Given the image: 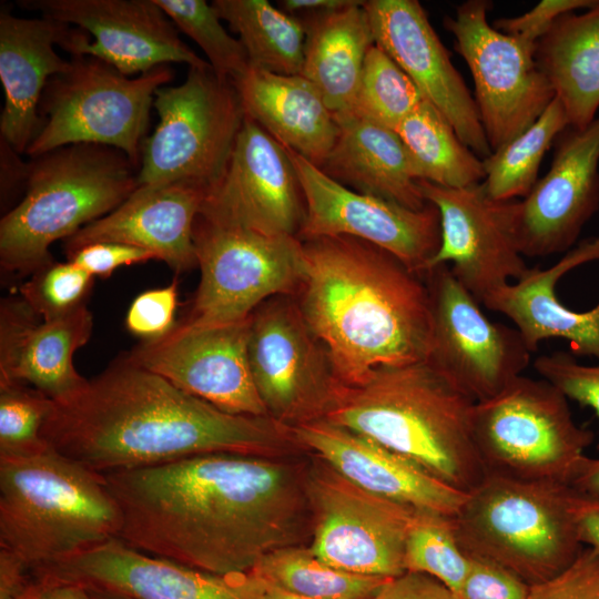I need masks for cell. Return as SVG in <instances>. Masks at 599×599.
Returning <instances> with one entry per match:
<instances>
[{"label": "cell", "mask_w": 599, "mask_h": 599, "mask_svg": "<svg viewBox=\"0 0 599 599\" xmlns=\"http://www.w3.org/2000/svg\"><path fill=\"white\" fill-rule=\"evenodd\" d=\"M73 27L42 17L20 18L0 13V79L4 105L0 116L1 140L17 153H26L41 128L39 104L48 81L67 72L70 60L63 48Z\"/></svg>", "instance_id": "27"}, {"label": "cell", "mask_w": 599, "mask_h": 599, "mask_svg": "<svg viewBox=\"0 0 599 599\" xmlns=\"http://www.w3.org/2000/svg\"><path fill=\"white\" fill-rule=\"evenodd\" d=\"M419 187L440 219V245L427 271L448 265L480 304L529 271L505 222L502 202L491 201L480 183L455 189L420 180Z\"/></svg>", "instance_id": "22"}, {"label": "cell", "mask_w": 599, "mask_h": 599, "mask_svg": "<svg viewBox=\"0 0 599 599\" xmlns=\"http://www.w3.org/2000/svg\"><path fill=\"white\" fill-rule=\"evenodd\" d=\"M575 512L581 542L599 550V496L576 491Z\"/></svg>", "instance_id": "50"}, {"label": "cell", "mask_w": 599, "mask_h": 599, "mask_svg": "<svg viewBox=\"0 0 599 599\" xmlns=\"http://www.w3.org/2000/svg\"><path fill=\"white\" fill-rule=\"evenodd\" d=\"M22 7L42 17L77 26L65 49L71 55H90L136 77L156 67L186 63L207 68L154 0H27Z\"/></svg>", "instance_id": "19"}, {"label": "cell", "mask_w": 599, "mask_h": 599, "mask_svg": "<svg viewBox=\"0 0 599 599\" xmlns=\"http://www.w3.org/2000/svg\"><path fill=\"white\" fill-rule=\"evenodd\" d=\"M34 316L22 300L1 304L0 385L29 384L55 403L65 402L88 383L73 355L90 339L93 315L83 305L41 323Z\"/></svg>", "instance_id": "26"}, {"label": "cell", "mask_w": 599, "mask_h": 599, "mask_svg": "<svg viewBox=\"0 0 599 599\" xmlns=\"http://www.w3.org/2000/svg\"><path fill=\"white\" fill-rule=\"evenodd\" d=\"M424 99L405 71L375 43L366 54L348 111L395 130Z\"/></svg>", "instance_id": "37"}, {"label": "cell", "mask_w": 599, "mask_h": 599, "mask_svg": "<svg viewBox=\"0 0 599 599\" xmlns=\"http://www.w3.org/2000/svg\"><path fill=\"white\" fill-rule=\"evenodd\" d=\"M94 276L77 264L52 262L20 286L21 300L42 321L57 318L87 305Z\"/></svg>", "instance_id": "41"}, {"label": "cell", "mask_w": 599, "mask_h": 599, "mask_svg": "<svg viewBox=\"0 0 599 599\" xmlns=\"http://www.w3.org/2000/svg\"><path fill=\"white\" fill-rule=\"evenodd\" d=\"M534 368L568 399L591 408L599 420V364L585 365L572 354L557 351L537 357Z\"/></svg>", "instance_id": "42"}, {"label": "cell", "mask_w": 599, "mask_h": 599, "mask_svg": "<svg viewBox=\"0 0 599 599\" xmlns=\"http://www.w3.org/2000/svg\"><path fill=\"white\" fill-rule=\"evenodd\" d=\"M380 47L446 118L461 142L481 160L493 151L474 97L417 0H369L363 4Z\"/></svg>", "instance_id": "21"}, {"label": "cell", "mask_w": 599, "mask_h": 599, "mask_svg": "<svg viewBox=\"0 0 599 599\" xmlns=\"http://www.w3.org/2000/svg\"><path fill=\"white\" fill-rule=\"evenodd\" d=\"M200 214L266 235L300 233L305 201L295 167L286 149L247 115Z\"/></svg>", "instance_id": "20"}, {"label": "cell", "mask_w": 599, "mask_h": 599, "mask_svg": "<svg viewBox=\"0 0 599 599\" xmlns=\"http://www.w3.org/2000/svg\"><path fill=\"white\" fill-rule=\"evenodd\" d=\"M251 571L309 599H374L392 579L336 568L316 556L308 545L275 550Z\"/></svg>", "instance_id": "36"}, {"label": "cell", "mask_w": 599, "mask_h": 599, "mask_svg": "<svg viewBox=\"0 0 599 599\" xmlns=\"http://www.w3.org/2000/svg\"><path fill=\"white\" fill-rule=\"evenodd\" d=\"M476 402L428 361L375 369L343 386L323 418L367 436L469 494L485 478L476 449Z\"/></svg>", "instance_id": "4"}, {"label": "cell", "mask_w": 599, "mask_h": 599, "mask_svg": "<svg viewBox=\"0 0 599 599\" xmlns=\"http://www.w3.org/2000/svg\"><path fill=\"white\" fill-rule=\"evenodd\" d=\"M29 576L129 599H244L224 577L145 554L118 537Z\"/></svg>", "instance_id": "23"}, {"label": "cell", "mask_w": 599, "mask_h": 599, "mask_svg": "<svg viewBox=\"0 0 599 599\" xmlns=\"http://www.w3.org/2000/svg\"><path fill=\"white\" fill-rule=\"evenodd\" d=\"M489 0H467L444 26L470 70L475 102L491 151L526 129L555 98L539 69L536 44L496 30L488 22Z\"/></svg>", "instance_id": "13"}, {"label": "cell", "mask_w": 599, "mask_h": 599, "mask_svg": "<svg viewBox=\"0 0 599 599\" xmlns=\"http://www.w3.org/2000/svg\"><path fill=\"white\" fill-rule=\"evenodd\" d=\"M250 325L251 316L206 327L176 323L163 337L142 341L124 356L223 412L268 416L250 366Z\"/></svg>", "instance_id": "18"}, {"label": "cell", "mask_w": 599, "mask_h": 599, "mask_svg": "<svg viewBox=\"0 0 599 599\" xmlns=\"http://www.w3.org/2000/svg\"><path fill=\"white\" fill-rule=\"evenodd\" d=\"M433 314L428 362L474 402L505 389L530 362L516 327L494 323L446 264L424 275Z\"/></svg>", "instance_id": "15"}, {"label": "cell", "mask_w": 599, "mask_h": 599, "mask_svg": "<svg viewBox=\"0 0 599 599\" xmlns=\"http://www.w3.org/2000/svg\"><path fill=\"white\" fill-rule=\"evenodd\" d=\"M27 192L0 221L2 270L33 274L53 262L49 247L109 214L139 186L122 151L70 144L33 159Z\"/></svg>", "instance_id": "6"}, {"label": "cell", "mask_w": 599, "mask_h": 599, "mask_svg": "<svg viewBox=\"0 0 599 599\" xmlns=\"http://www.w3.org/2000/svg\"><path fill=\"white\" fill-rule=\"evenodd\" d=\"M555 144L551 166L531 191L501 204L522 256L568 252L599 209V115L582 130L567 128Z\"/></svg>", "instance_id": "17"}, {"label": "cell", "mask_w": 599, "mask_h": 599, "mask_svg": "<svg viewBox=\"0 0 599 599\" xmlns=\"http://www.w3.org/2000/svg\"><path fill=\"white\" fill-rule=\"evenodd\" d=\"M120 528L103 474L51 447L0 459V548L29 572L115 538Z\"/></svg>", "instance_id": "5"}, {"label": "cell", "mask_w": 599, "mask_h": 599, "mask_svg": "<svg viewBox=\"0 0 599 599\" xmlns=\"http://www.w3.org/2000/svg\"><path fill=\"white\" fill-rule=\"evenodd\" d=\"M29 578L24 562L10 550L0 548V599H16Z\"/></svg>", "instance_id": "51"}, {"label": "cell", "mask_w": 599, "mask_h": 599, "mask_svg": "<svg viewBox=\"0 0 599 599\" xmlns=\"http://www.w3.org/2000/svg\"><path fill=\"white\" fill-rule=\"evenodd\" d=\"M54 400L26 384L0 385V459L41 453L50 446L42 427Z\"/></svg>", "instance_id": "40"}, {"label": "cell", "mask_w": 599, "mask_h": 599, "mask_svg": "<svg viewBox=\"0 0 599 599\" xmlns=\"http://www.w3.org/2000/svg\"><path fill=\"white\" fill-rule=\"evenodd\" d=\"M42 437L59 454L101 474L212 453L306 454L291 427L268 416L223 412L124 355L73 397L54 402Z\"/></svg>", "instance_id": "2"}, {"label": "cell", "mask_w": 599, "mask_h": 599, "mask_svg": "<svg viewBox=\"0 0 599 599\" xmlns=\"http://www.w3.org/2000/svg\"><path fill=\"white\" fill-rule=\"evenodd\" d=\"M248 359L268 416L288 427L323 419L343 387L291 295L272 297L251 315Z\"/></svg>", "instance_id": "14"}, {"label": "cell", "mask_w": 599, "mask_h": 599, "mask_svg": "<svg viewBox=\"0 0 599 599\" xmlns=\"http://www.w3.org/2000/svg\"><path fill=\"white\" fill-rule=\"evenodd\" d=\"M453 518L417 510L407 534L404 565L406 571L432 576L458 596L470 557L457 541Z\"/></svg>", "instance_id": "38"}, {"label": "cell", "mask_w": 599, "mask_h": 599, "mask_svg": "<svg viewBox=\"0 0 599 599\" xmlns=\"http://www.w3.org/2000/svg\"><path fill=\"white\" fill-rule=\"evenodd\" d=\"M209 189L191 181L138 186L115 210L68 237L65 253L97 242L122 243L185 272L197 265L193 227Z\"/></svg>", "instance_id": "25"}, {"label": "cell", "mask_w": 599, "mask_h": 599, "mask_svg": "<svg viewBox=\"0 0 599 599\" xmlns=\"http://www.w3.org/2000/svg\"><path fill=\"white\" fill-rule=\"evenodd\" d=\"M528 599H599V550L583 548L559 575L530 587Z\"/></svg>", "instance_id": "44"}, {"label": "cell", "mask_w": 599, "mask_h": 599, "mask_svg": "<svg viewBox=\"0 0 599 599\" xmlns=\"http://www.w3.org/2000/svg\"><path fill=\"white\" fill-rule=\"evenodd\" d=\"M16 599H97L89 590L70 583L43 582L30 579Z\"/></svg>", "instance_id": "52"}, {"label": "cell", "mask_w": 599, "mask_h": 599, "mask_svg": "<svg viewBox=\"0 0 599 599\" xmlns=\"http://www.w3.org/2000/svg\"><path fill=\"white\" fill-rule=\"evenodd\" d=\"M159 123L142 146L139 186L191 181L212 186L224 174L245 119L230 80L189 68L185 81L154 95Z\"/></svg>", "instance_id": "10"}, {"label": "cell", "mask_w": 599, "mask_h": 599, "mask_svg": "<svg viewBox=\"0 0 599 599\" xmlns=\"http://www.w3.org/2000/svg\"><path fill=\"white\" fill-rule=\"evenodd\" d=\"M244 599H309L252 571L224 577Z\"/></svg>", "instance_id": "49"}, {"label": "cell", "mask_w": 599, "mask_h": 599, "mask_svg": "<svg viewBox=\"0 0 599 599\" xmlns=\"http://www.w3.org/2000/svg\"><path fill=\"white\" fill-rule=\"evenodd\" d=\"M364 1L326 12L304 14V61L301 75L311 81L336 114L355 101L369 48L375 44Z\"/></svg>", "instance_id": "31"}, {"label": "cell", "mask_w": 599, "mask_h": 599, "mask_svg": "<svg viewBox=\"0 0 599 599\" xmlns=\"http://www.w3.org/2000/svg\"><path fill=\"white\" fill-rule=\"evenodd\" d=\"M338 132L319 169L338 183L413 210L427 205L417 167L397 132L351 111L335 114Z\"/></svg>", "instance_id": "29"}, {"label": "cell", "mask_w": 599, "mask_h": 599, "mask_svg": "<svg viewBox=\"0 0 599 599\" xmlns=\"http://www.w3.org/2000/svg\"><path fill=\"white\" fill-rule=\"evenodd\" d=\"M599 261V235L587 237L548 268L534 267L489 294L483 305L509 318L531 353L541 342L566 339L578 356L599 359V301L586 312L564 305L556 285L570 271Z\"/></svg>", "instance_id": "28"}, {"label": "cell", "mask_w": 599, "mask_h": 599, "mask_svg": "<svg viewBox=\"0 0 599 599\" xmlns=\"http://www.w3.org/2000/svg\"><path fill=\"white\" fill-rule=\"evenodd\" d=\"M569 486L585 495L599 496V458L586 455L579 461Z\"/></svg>", "instance_id": "53"}, {"label": "cell", "mask_w": 599, "mask_h": 599, "mask_svg": "<svg viewBox=\"0 0 599 599\" xmlns=\"http://www.w3.org/2000/svg\"><path fill=\"white\" fill-rule=\"evenodd\" d=\"M177 30L203 50L212 70L224 80L236 82L250 68L238 39L222 24L212 4L204 0H154Z\"/></svg>", "instance_id": "39"}, {"label": "cell", "mask_w": 599, "mask_h": 599, "mask_svg": "<svg viewBox=\"0 0 599 599\" xmlns=\"http://www.w3.org/2000/svg\"><path fill=\"white\" fill-rule=\"evenodd\" d=\"M70 62L44 88L41 128L26 153L34 159L70 144L105 145L140 167L155 92L173 78L170 64L128 77L94 57L72 55Z\"/></svg>", "instance_id": "9"}, {"label": "cell", "mask_w": 599, "mask_h": 599, "mask_svg": "<svg viewBox=\"0 0 599 599\" xmlns=\"http://www.w3.org/2000/svg\"><path fill=\"white\" fill-rule=\"evenodd\" d=\"M569 126L562 104L554 98L528 129L483 160L485 194L495 202L525 197L539 180L546 152Z\"/></svg>", "instance_id": "35"}, {"label": "cell", "mask_w": 599, "mask_h": 599, "mask_svg": "<svg viewBox=\"0 0 599 599\" xmlns=\"http://www.w3.org/2000/svg\"><path fill=\"white\" fill-rule=\"evenodd\" d=\"M306 456L212 453L103 474L121 512L118 538L220 577L251 571L311 541Z\"/></svg>", "instance_id": "1"}, {"label": "cell", "mask_w": 599, "mask_h": 599, "mask_svg": "<svg viewBox=\"0 0 599 599\" xmlns=\"http://www.w3.org/2000/svg\"><path fill=\"white\" fill-rule=\"evenodd\" d=\"M297 443L362 488L419 511L455 517L467 494L378 441L317 419L291 427Z\"/></svg>", "instance_id": "24"}, {"label": "cell", "mask_w": 599, "mask_h": 599, "mask_svg": "<svg viewBox=\"0 0 599 599\" xmlns=\"http://www.w3.org/2000/svg\"><path fill=\"white\" fill-rule=\"evenodd\" d=\"M211 4L238 34L250 67L284 75L301 74L306 34L298 17L266 0H214Z\"/></svg>", "instance_id": "33"}, {"label": "cell", "mask_w": 599, "mask_h": 599, "mask_svg": "<svg viewBox=\"0 0 599 599\" xmlns=\"http://www.w3.org/2000/svg\"><path fill=\"white\" fill-rule=\"evenodd\" d=\"M177 308V282L148 290L139 294L130 304L125 327L142 341H153L170 333L175 323Z\"/></svg>", "instance_id": "43"}, {"label": "cell", "mask_w": 599, "mask_h": 599, "mask_svg": "<svg viewBox=\"0 0 599 599\" xmlns=\"http://www.w3.org/2000/svg\"><path fill=\"white\" fill-rule=\"evenodd\" d=\"M355 0H283L278 8L292 16H304L336 10L354 3Z\"/></svg>", "instance_id": "54"}, {"label": "cell", "mask_w": 599, "mask_h": 599, "mask_svg": "<svg viewBox=\"0 0 599 599\" xmlns=\"http://www.w3.org/2000/svg\"><path fill=\"white\" fill-rule=\"evenodd\" d=\"M245 115L281 145L319 167L336 140L338 125L315 85L301 74L284 75L250 67L234 82Z\"/></svg>", "instance_id": "30"}, {"label": "cell", "mask_w": 599, "mask_h": 599, "mask_svg": "<svg viewBox=\"0 0 599 599\" xmlns=\"http://www.w3.org/2000/svg\"><path fill=\"white\" fill-rule=\"evenodd\" d=\"M395 131L406 145L420 180L455 189L484 181L483 160L461 142L428 100L424 99Z\"/></svg>", "instance_id": "34"}, {"label": "cell", "mask_w": 599, "mask_h": 599, "mask_svg": "<svg viewBox=\"0 0 599 599\" xmlns=\"http://www.w3.org/2000/svg\"><path fill=\"white\" fill-rule=\"evenodd\" d=\"M297 301L343 386L375 369L427 361L433 344L429 291L388 252L348 236L302 241Z\"/></svg>", "instance_id": "3"}, {"label": "cell", "mask_w": 599, "mask_h": 599, "mask_svg": "<svg viewBox=\"0 0 599 599\" xmlns=\"http://www.w3.org/2000/svg\"><path fill=\"white\" fill-rule=\"evenodd\" d=\"M297 173L305 219L297 237L348 236L373 244L424 276L440 245V219L435 205L413 210L354 191L285 148Z\"/></svg>", "instance_id": "16"}, {"label": "cell", "mask_w": 599, "mask_h": 599, "mask_svg": "<svg viewBox=\"0 0 599 599\" xmlns=\"http://www.w3.org/2000/svg\"><path fill=\"white\" fill-rule=\"evenodd\" d=\"M68 261L82 267L92 276L109 277L116 268L154 260L149 251L135 246L97 242L67 253Z\"/></svg>", "instance_id": "47"}, {"label": "cell", "mask_w": 599, "mask_h": 599, "mask_svg": "<svg viewBox=\"0 0 599 599\" xmlns=\"http://www.w3.org/2000/svg\"><path fill=\"white\" fill-rule=\"evenodd\" d=\"M529 591L530 587L509 570L494 562L470 557V567L458 597L460 599H528Z\"/></svg>", "instance_id": "45"}, {"label": "cell", "mask_w": 599, "mask_h": 599, "mask_svg": "<svg viewBox=\"0 0 599 599\" xmlns=\"http://www.w3.org/2000/svg\"><path fill=\"white\" fill-rule=\"evenodd\" d=\"M193 242L201 277L184 325L244 321L265 301L293 296L302 285L304 248L296 236L266 235L199 214Z\"/></svg>", "instance_id": "11"}, {"label": "cell", "mask_w": 599, "mask_h": 599, "mask_svg": "<svg viewBox=\"0 0 599 599\" xmlns=\"http://www.w3.org/2000/svg\"><path fill=\"white\" fill-rule=\"evenodd\" d=\"M374 599H460L436 578L406 571L389 579Z\"/></svg>", "instance_id": "48"}, {"label": "cell", "mask_w": 599, "mask_h": 599, "mask_svg": "<svg viewBox=\"0 0 599 599\" xmlns=\"http://www.w3.org/2000/svg\"><path fill=\"white\" fill-rule=\"evenodd\" d=\"M597 0H542L531 10L511 18L495 20L493 27L525 43L537 42L549 31L562 14L585 10L592 7Z\"/></svg>", "instance_id": "46"}, {"label": "cell", "mask_w": 599, "mask_h": 599, "mask_svg": "<svg viewBox=\"0 0 599 599\" xmlns=\"http://www.w3.org/2000/svg\"><path fill=\"white\" fill-rule=\"evenodd\" d=\"M91 592V591H90ZM97 599H129L121 596L91 592Z\"/></svg>", "instance_id": "55"}, {"label": "cell", "mask_w": 599, "mask_h": 599, "mask_svg": "<svg viewBox=\"0 0 599 599\" xmlns=\"http://www.w3.org/2000/svg\"><path fill=\"white\" fill-rule=\"evenodd\" d=\"M473 433L486 475L567 486L595 438L559 389L524 375L475 404Z\"/></svg>", "instance_id": "8"}, {"label": "cell", "mask_w": 599, "mask_h": 599, "mask_svg": "<svg viewBox=\"0 0 599 599\" xmlns=\"http://www.w3.org/2000/svg\"><path fill=\"white\" fill-rule=\"evenodd\" d=\"M305 487L312 514V551L359 575L395 578L404 572L407 534L417 510L373 494L307 453Z\"/></svg>", "instance_id": "12"}, {"label": "cell", "mask_w": 599, "mask_h": 599, "mask_svg": "<svg viewBox=\"0 0 599 599\" xmlns=\"http://www.w3.org/2000/svg\"><path fill=\"white\" fill-rule=\"evenodd\" d=\"M535 59L570 126L587 128L599 110V0L558 18L537 42Z\"/></svg>", "instance_id": "32"}, {"label": "cell", "mask_w": 599, "mask_h": 599, "mask_svg": "<svg viewBox=\"0 0 599 599\" xmlns=\"http://www.w3.org/2000/svg\"><path fill=\"white\" fill-rule=\"evenodd\" d=\"M576 491L567 485L522 483L486 475L453 518L457 541L529 587L568 568L583 549Z\"/></svg>", "instance_id": "7"}]
</instances>
